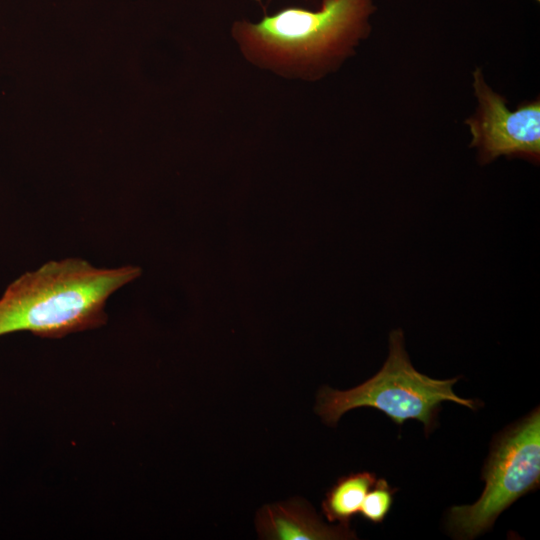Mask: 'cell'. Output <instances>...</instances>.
I'll use <instances>...</instances> for the list:
<instances>
[{
    "label": "cell",
    "instance_id": "6da1fadb",
    "mask_svg": "<svg viewBox=\"0 0 540 540\" xmlns=\"http://www.w3.org/2000/svg\"><path fill=\"white\" fill-rule=\"evenodd\" d=\"M375 10L373 0H322L317 10L285 7L256 23L237 21L232 35L253 63L313 80L354 53Z\"/></svg>",
    "mask_w": 540,
    "mask_h": 540
},
{
    "label": "cell",
    "instance_id": "7a4b0ae2",
    "mask_svg": "<svg viewBox=\"0 0 540 540\" xmlns=\"http://www.w3.org/2000/svg\"><path fill=\"white\" fill-rule=\"evenodd\" d=\"M134 265L97 268L81 258L52 260L25 272L0 297V336L27 331L62 338L106 324V303L137 279Z\"/></svg>",
    "mask_w": 540,
    "mask_h": 540
},
{
    "label": "cell",
    "instance_id": "3957f363",
    "mask_svg": "<svg viewBox=\"0 0 540 540\" xmlns=\"http://www.w3.org/2000/svg\"><path fill=\"white\" fill-rule=\"evenodd\" d=\"M458 378L433 379L418 372L411 364L401 329L389 336V355L381 370L372 378L350 390L323 387L315 410L327 425H336L349 410L371 407L384 412L396 424L408 419L419 420L428 433L435 424L442 402L451 401L470 409L476 402L455 394Z\"/></svg>",
    "mask_w": 540,
    "mask_h": 540
},
{
    "label": "cell",
    "instance_id": "277c9868",
    "mask_svg": "<svg viewBox=\"0 0 540 540\" xmlns=\"http://www.w3.org/2000/svg\"><path fill=\"white\" fill-rule=\"evenodd\" d=\"M482 478L486 485L480 498L449 511L448 529L456 538L472 539L489 530L501 512L539 486V409L497 438Z\"/></svg>",
    "mask_w": 540,
    "mask_h": 540
},
{
    "label": "cell",
    "instance_id": "5b68a950",
    "mask_svg": "<svg viewBox=\"0 0 540 540\" xmlns=\"http://www.w3.org/2000/svg\"><path fill=\"white\" fill-rule=\"evenodd\" d=\"M477 99L473 115L465 120L471 134L470 146L480 165L504 156L540 162V101H523L510 109L507 99L485 81L481 68L472 74Z\"/></svg>",
    "mask_w": 540,
    "mask_h": 540
},
{
    "label": "cell",
    "instance_id": "8992f818",
    "mask_svg": "<svg viewBox=\"0 0 540 540\" xmlns=\"http://www.w3.org/2000/svg\"><path fill=\"white\" fill-rule=\"evenodd\" d=\"M260 538L270 540H329L355 538L349 525L328 526L299 499L264 506L257 514Z\"/></svg>",
    "mask_w": 540,
    "mask_h": 540
},
{
    "label": "cell",
    "instance_id": "52a82bcc",
    "mask_svg": "<svg viewBox=\"0 0 540 540\" xmlns=\"http://www.w3.org/2000/svg\"><path fill=\"white\" fill-rule=\"evenodd\" d=\"M370 472L352 473L341 477L327 492L322 502L323 514L330 522L349 525L359 513L363 500L376 482Z\"/></svg>",
    "mask_w": 540,
    "mask_h": 540
},
{
    "label": "cell",
    "instance_id": "ba28073f",
    "mask_svg": "<svg viewBox=\"0 0 540 540\" xmlns=\"http://www.w3.org/2000/svg\"><path fill=\"white\" fill-rule=\"evenodd\" d=\"M396 491L385 479L376 480L366 494L359 513L367 521L381 523L390 511Z\"/></svg>",
    "mask_w": 540,
    "mask_h": 540
}]
</instances>
